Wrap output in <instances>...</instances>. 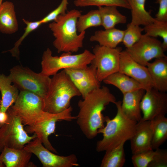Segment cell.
<instances>
[{"label":"cell","instance_id":"cell-32","mask_svg":"<svg viewBox=\"0 0 167 167\" xmlns=\"http://www.w3.org/2000/svg\"><path fill=\"white\" fill-rule=\"evenodd\" d=\"M23 21L26 25L24 29V33L15 43L14 47L12 48L5 52H10L12 56L18 59L19 58V47L23 41L30 33L37 29L42 24L40 20L34 21H30L23 19Z\"/></svg>","mask_w":167,"mask_h":167},{"label":"cell","instance_id":"cell-4","mask_svg":"<svg viewBox=\"0 0 167 167\" xmlns=\"http://www.w3.org/2000/svg\"><path fill=\"white\" fill-rule=\"evenodd\" d=\"M53 76L43 99V110L56 113L67 109L71 106V99L81 94L64 70Z\"/></svg>","mask_w":167,"mask_h":167},{"label":"cell","instance_id":"cell-30","mask_svg":"<svg viewBox=\"0 0 167 167\" xmlns=\"http://www.w3.org/2000/svg\"><path fill=\"white\" fill-rule=\"evenodd\" d=\"M74 4L77 7L115 6L128 9H131L126 0H75Z\"/></svg>","mask_w":167,"mask_h":167},{"label":"cell","instance_id":"cell-26","mask_svg":"<svg viewBox=\"0 0 167 167\" xmlns=\"http://www.w3.org/2000/svg\"><path fill=\"white\" fill-rule=\"evenodd\" d=\"M151 121L152 130V148L155 150L159 148L167 139V118L161 116Z\"/></svg>","mask_w":167,"mask_h":167},{"label":"cell","instance_id":"cell-23","mask_svg":"<svg viewBox=\"0 0 167 167\" xmlns=\"http://www.w3.org/2000/svg\"><path fill=\"white\" fill-rule=\"evenodd\" d=\"M103 82L115 86L122 94L141 89L144 90L143 87L137 81L119 71L108 76Z\"/></svg>","mask_w":167,"mask_h":167},{"label":"cell","instance_id":"cell-29","mask_svg":"<svg viewBox=\"0 0 167 167\" xmlns=\"http://www.w3.org/2000/svg\"><path fill=\"white\" fill-rule=\"evenodd\" d=\"M146 35L155 38L158 36L163 39L162 45L165 52L167 50V22L156 20L153 23L144 26L143 28Z\"/></svg>","mask_w":167,"mask_h":167},{"label":"cell","instance_id":"cell-5","mask_svg":"<svg viewBox=\"0 0 167 167\" xmlns=\"http://www.w3.org/2000/svg\"><path fill=\"white\" fill-rule=\"evenodd\" d=\"M52 54L50 49L47 48L43 53L41 62V72L49 76L62 69L84 68L91 64L94 57L93 53L88 49L75 55L70 52H64L59 56Z\"/></svg>","mask_w":167,"mask_h":167},{"label":"cell","instance_id":"cell-31","mask_svg":"<svg viewBox=\"0 0 167 167\" xmlns=\"http://www.w3.org/2000/svg\"><path fill=\"white\" fill-rule=\"evenodd\" d=\"M143 30V28L131 22L127 24L122 42L126 48L131 47L140 39Z\"/></svg>","mask_w":167,"mask_h":167},{"label":"cell","instance_id":"cell-20","mask_svg":"<svg viewBox=\"0 0 167 167\" xmlns=\"http://www.w3.org/2000/svg\"><path fill=\"white\" fill-rule=\"evenodd\" d=\"M18 29V24L13 2L6 1L0 7V31L4 34H12Z\"/></svg>","mask_w":167,"mask_h":167},{"label":"cell","instance_id":"cell-34","mask_svg":"<svg viewBox=\"0 0 167 167\" xmlns=\"http://www.w3.org/2000/svg\"><path fill=\"white\" fill-rule=\"evenodd\" d=\"M167 167V150L159 148L155 150L153 157L148 167Z\"/></svg>","mask_w":167,"mask_h":167},{"label":"cell","instance_id":"cell-14","mask_svg":"<svg viewBox=\"0 0 167 167\" xmlns=\"http://www.w3.org/2000/svg\"><path fill=\"white\" fill-rule=\"evenodd\" d=\"M64 70L83 98L92 91L101 87V82L96 75V70L94 65L79 69H67Z\"/></svg>","mask_w":167,"mask_h":167},{"label":"cell","instance_id":"cell-36","mask_svg":"<svg viewBox=\"0 0 167 167\" xmlns=\"http://www.w3.org/2000/svg\"><path fill=\"white\" fill-rule=\"evenodd\" d=\"M156 1L159 4V8L155 18L158 21L167 22V0Z\"/></svg>","mask_w":167,"mask_h":167},{"label":"cell","instance_id":"cell-9","mask_svg":"<svg viewBox=\"0 0 167 167\" xmlns=\"http://www.w3.org/2000/svg\"><path fill=\"white\" fill-rule=\"evenodd\" d=\"M122 48H112L97 45L93 49L94 57L90 64L96 67V75L101 82L110 75L118 71Z\"/></svg>","mask_w":167,"mask_h":167},{"label":"cell","instance_id":"cell-8","mask_svg":"<svg viewBox=\"0 0 167 167\" xmlns=\"http://www.w3.org/2000/svg\"><path fill=\"white\" fill-rule=\"evenodd\" d=\"M8 119L0 128V152L5 147L13 148H24L31 140L37 137L35 134H28L20 118L9 108L6 111Z\"/></svg>","mask_w":167,"mask_h":167},{"label":"cell","instance_id":"cell-18","mask_svg":"<svg viewBox=\"0 0 167 167\" xmlns=\"http://www.w3.org/2000/svg\"><path fill=\"white\" fill-rule=\"evenodd\" d=\"M145 92L141 89L123 94L121 105L122 112L128 118L137 122L142 118L140 104Z\"/></svg>","mask_w":167,"mask_h":167},{"label":"cell","instance_id":"cell-40","mask_svg":"<svg viewBox=\"0 0 167 167\" xmlns=\"http://www.w3.org/2000/svg\"><path fill=\"white\" fill-rule=\"evenodd\" d=\"M1 99L0 98V107H1Z\"/></svg>","mask_w":167,"mask_h":167},{"label":"cell","instance_id":"cell-19","mask_svg":"<svg viewBox=\"0 0 167 167\" xmlns=\"http://www.w3.org/2000/svg\"><path fill=\"white\" fill-rule=\"evenodd\" d=\"M153 88L161 92L167 91V57L155 59L146 66Z\"/></svg>","mask_w":167,"mask_h":167},{"label":"cell","instance_id":"cell-2","mask_svg":"<svg viewBox=\"0 0 167 167\" xmlns=\"http://www.w3.org/2000/svg\"><path fill=\"white\" fill-rule=\"evenodd\" d=\"M82 11L72 9L58 16L49 25L55 39L53 45L58 53L77 52L83 47L85 31L77 33V23Z\"/></svg>","mask_w":167,"mask_h":167},{"label":"cell","instance_id":"cell-1","mask_svg":"<svg viewBox=\"0 0 167 167\" xmlns=\"http://www.w3.org/2000/svg\"><path fill=\"white\" fill-rule=\"evenodd\" d=\"M115 96L107 87L103 86L88 94L78 103L79 111L76 122L85 136L89 139L95 137L99 129L104 126L102 112L110 103L116 101Z\"/></svg>","mask_w":167,"mask_h":167},{"label":"cell","instance_id":"cell-27","mask_svg":"<svg viewBox=\"0 0 167 167\" xmlns=\"http://www.w3.org/2000/svg\"><path fill=\"white\" fill-rule=\"evenodd\" d=\"M124 144L122 143L116 148L105 151L100 167H123L126 161Z\"/></svg>","mask_w":167,"mask_h":167},{"label":"cell","instance_id":"cell-37","mask_svg":"<svg viewBox=\"0 0 167 167\" xmlns=\"http://www.w3.org/2000/svg\"><path fill=\"white\" fill-rule=\"evenodd\" d=\"M8 119V115L6 111H0V128L6 123Z\"/></svg>","mask_w":167,"mask_h":167},{"label":"cell","instance_id":"cell-13","mask_svg":"<svg viewBox=\"0 0 167 167\" xmlns=\"http://www.w3.org/2000/svg\"><path fill=\"white\" fill-rule=\"evenodd\" d=\"M140 107L143 113L141 121L151 120L165 116L167 112V94L153 88L146 91Z\"/></svg>","mask_w":167,"mask_h":167},{"label":"cell","instance_id":"cell-28","mask_svg":"<svg viewBox=\"0 0 167 167\" xmlns=\"http://www.w3.org/2000/svg\"><path fill=\"white\" fill-rule=\"evenodd\" d=\"M101 25L99 11L97 10H92L79 17L77 23V31L79 33L85 31L89 28Z\"/></svg>","mask_w":167,"mask_h":167},{"label":"cell","instance_id":"cell-7","mask_svg":"<svg viewBox=\"0 0 167 167\" xmlns=\"http://www.w3.org/2000/svg\"><path fill=\"white\" fill-rule=\"evenodd\" d=\"M12 83L20 91L34 93L43 99L47 94L51 78L41 72L36 73L28 68L16 66L10 70Z\"/></svg>","mask_w":167,"mask_h":167},{"label":"cell","instance_id":"cell-10","mask_svg":"<svg viewBox=\"0 0 167 167\" xmlns=\"http://www.w3.org/2000/svg\"><path fill=\"white\" fill-rule=\"evenodd\" d=\"M72 108L70 106L67 109L59 113H49L45 119L32 125L27 126L24 129L28 133L35 134L46 148L56 153V150L49 140V137L54 133L57 122L61 120L71 121L77 119V116L72 115Z\"/></svg>","mask_w":167,"mask_h":167},{"label":"cell","instance_id":"cell-33","mask_svg":"<svg viewBox=\"0 0 167 167\" xmlns=\"http://www.w3.org/2000/svg\"><path fill=\"white\" fill-rule=\"evenodd\" d=\"M154 154V150L150 149L133 154L131 159L134 166L148 167Z\"/></svg>","mask_w":167,"mask_h":167},{"label":"cell","instance_id":"cell-12","mask_svg":"<svg viewBox=\"0 0 167 167\" xmlns=\"http://www.w3.org/2000/svg\"><path fill=\"white\" fill-rule=\"evenodd\" d=\"M126 50L135 61L146 66L153 58L165 57L162 42L156 38L143 34L140 39Z\"/></svg>","mask_w":167,"mask_h":167},{"label":"cell","instance_id":"cell-3","mask_svg":"<svg viewBox=\"0 0 167 167\" xmlns=\"http://www.w3.org/2000/svg\"><path fill=\"white\" fill-rule=\"evenodd\" d=\"M122 101H116L114 104L117 109L115 116L110 119L105 117L106 125L99 129L98 134H102L103 138L98 141L96 150L98 152L113 149L130 140L133 135L137 122L128 118L122 112Z\"/></svg>","mask_w":167,"mask_h":167},{"label":"cell","instance_id":"cell-22","mask_svg":"<svg viewBox=\"0 0 167 167\" xmlns=\"http://www.w3.org/2000/svg\"><path fill=\"white\" fill-rule=\"evenodd\" d=\"M12 83L9 76L0 74V91L2 95L0 111L6 112L16 100L19 94L18 88Z\"/></svg>","mask_w":167,"mask_h":167},{"label":"cell","instance_id":"cell-11","mask_svg":"<svg viewBox=\"0 0 167 167\" xmlns=\"http://www.w3.org/2000/svg\"><path fill=\"white\" fill-rule=\"evenodd\" d=\"M24 148L35 155L44 167H72L78 166V159L74 154L61 156L46 148L37 137L25 145Z\"/></svg>","mask_w":167,"mask_h":167},{"label":"cell","instance_id":"cell-6","mask_svg":"<svg viewBox=\"0 0 167 167\" xmlns=\"http://www.w3.org/2000/svg\"><path fill=\"white\" fill-rule=\"evenodd\" d=\"M43 99L31 92L20 91L13 105L9 108L19 117L24 126H30L45 119L49 113L43 110Z\"/></svg>","mask_w":167,"mask_h":167},{"label":"cell","instance_id":"cell-39","mask_svg":"<svg viewBox=\"0 0 167 167\" xmlns=\"http://www.w3.org/2000/svg\"><path fill=\"white\" fill-rule=\"evenodd\" d=\"M3 0H0V7L1 6L2 4V1Z\"/></svg>","mask_w":167,"mask_h":167},{"label":"cell","instance_id":"cell-16","mask_svg":"<svg viewBox=\"0 0 167 167\" xmlns=\"http://www.w3.org/2000/svg\"><path fill=\"white\" fill-rule=\"evenodd\" d=\"M152 130L150 120L141 121L136 124L135 133L130 139L132 154L152 149Z\"/></svg>","mask_w":167,"mask_h":167},{"label":"cell","instance_id":"cell-21","mask_svg":"<svg viewBox=\"0 0 167 167\" xmlns=\"http://www.w3.org/2000/svg\"><path fill=\"white\" fill-rule=\"evenodd\" d=\"M124 30L115 28L96 31L89 39L91 42H98L99 45L114 48L122 42Z\"/></svg>","mask_w":167,"mask_h":167},{"label":"cell","instance_id":"cell-15","mask_svg":"<svg viewBox=\"0 0 167 167\" xmlns=\"http://www.w3.org/2000/svg\"><path fill=\"white\" fill-rule=\"evenodd\" d=\"M118 71L137 81L143 87L145 91L153 88L147 66L135 61L126 50L121 52Z\"/></svg>","mask_w":167,"mask_h":167},{"label":"cell","instance_id":"cell-17","mask_svg":"<svg viewBox=\"0 0 167 167\" xmlns=\"http://www.w3.org/2000/svg\"><path fill=\"white\" fill-rule=\"evenodd\" d=\"M1 152L0 158L6 167L36 166L30 161L32 153L24 147L17 149L5 147Z\"/></svg>","mask_w":167,"mask_h":167},{"label":"cell","instance_id":"cell-38","mask_svg":"<svg viewBox=\"0 0 167 167\" xmlns=\"http://www.w3.org/2000/svg\"><path fill=\"white\" fill-rule=\"evenodd\" d=\"M5 166L2 160L0 158V167H3Z\"/></svg>","mask_w":167,"mask_h":167},{"label":"cell","instance_id":"cell-35","mask_svg":"<svg viewBox=\"0 0 167 167\" xmlns=\"http://www.w3.org/2000/svg\"><path fill=\"white\" fill-rule=\"evenodd\" d=\"M68 0H61L58 6L40 20L42 24L54 21L59 15L65 13L67 10Z\"/></svg>","mask_w":167,"mask_h":167},{"label":"cell","instance_id":"cell-24","mask_svg":"<svg viewBox=\"0 0 167 167\" xmlns=\"http://www.w3.org/2000/svg\"><path fill=\"white\" fill-rule=\"evenodd\" d=\"M131 10V21L134 24L145 26L154 22L156 19L145 7L146 0H126Z\"/></svg>","mask_w":167,"mask_h":167},{"label":"cell","instance_id":"cell-25","mask_svg":"<svg viewBox=\"0 0 167 167\" xmlns=\"http://www.w3.org/2000/svg\"><path fill=\"white\" fill-rule=\"evenodd\" d=\"M115 6L98 7L101 25L105 29L115 28L118 24H124L127 21L126 17L121 13Z\"/></svg>","mask_w":167,"mask_h":167}]
</instances>
